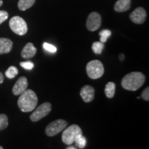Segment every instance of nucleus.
<instances>
[{
    "label": "nucleus",
    "instance_id": "nucleus-19",
    "mask_svg": "<svg viewBox=\"0 0 149 149\" xmlns=\"http://www.w3.org/2000/svg\"><path fill=\"white\" fill-rule=\"evenodd\" d=\"M74 143H75L76 146H77L78 148H84L86 146V139L82 135L75 139Z\"/></svg>",
    "mask_w": 149,
    "mask_h": 149
},
{
    "label": "nucleus",
    "instance_id": "nucleus-3",
    "mask_svg": "<svg viewBox=\"0 0 149 149\" xmlns=\"http://www.w3.org/2000/svg\"><path fill=\"white\" fill-rule=\"evenodd\" d=\"M81 135H82V130L79 126L76 124H72L64 130L61 135V139L64 144L70 145L74 143L75 139Z\"/></svg>",
    "mask_w": 149,
    "mask_h": 149
},
{
    "label": "nucleus",
    "instance_id": "nucleus-10",
    "mask_svg": "<svg viewBox=\"0 0 149 149\" xmlns=\"http://www.w3.org/2000/svg\"><path fill=\"white\" fill-rule=\"evenodd\" d=\"M28 80L26 77H21L18 79L14 86L13 87V93L15 95H20L24 91L27 89Z\"/></svg>",
    "mask_w": 149,
    "mask_h": 149
},
{
    "label": "nucleus",
    "instance_id": "nucleus-11",
    "mask_svg": "<svg viewBox=\"0 0 149 149\" xmlns=\"http://www.w3.org/2000/svg\"><path fill=\"white\" fill-rule=\"evenodd\" d=\"M80 95L86 103L92 102L95 97V88L91 86L86 85L81 89Z\"/></svg>",
    "mask_w": 149,
    "mask_h": 149
},
{
    "label": "nucleus",
    "instance_id": "nucleus-21",
    "mask_svg": "<svg viewBox=\"0 0 149 149\" xmlns=\"http://www.w3.org/2000/svg\"><path fill=\"white\" fill-rule=\"evenodd\" d=\"M111 35V31L109 30H103L100 33V42L102 43H105L107 42L108 38Z\"/></svg>",
    "mask_w": 149,
    "mask_h": 149
},
{
    "label": "nucleus",
    "instance_id": "nucleus-18",
    "mask_svg": "<svg viewBox=\"0 0 149 149\" xmlns=\"http://www.w3.org/2000/svg\"><path fill=\"white\" fill-rule=\"evenodd\" d=\"M18 74V69L15 66H10L5 72L6 76L8 79H13Z\"/></svg>",
    "mask_w": 149,
    "mask_h": 149
},
{
    "label": "nucleus",
    "instance_id": "nucleus-15",
    "mask_svg": "<svg viewBox=\"0 0 149 149\" xmlns=\"http://www.w3.org/2000/svg\"><path fill=\"white\" fill-rule=\"evenodd\" d=\"M35 0H19L18 2V8L20 10H26L32 7Z\"/></svg>",
    "mask_w": 149,
    "mask_h": 149
},
{
    "label": "nucleus",
    "instance_id": "nucleus-7",
    "mask_svg": "<svg viewBox=\"0 0 149 149\" xmlns=\"http://www.w3.org/2000/svg\"><path fill=\"white\" fill-rule=\"evenodd\" d=\"M68 126V122L64 120H57L50 123L46 128V134L49 137H53L63 131Z\"/></svg>",
    "mask_w": 149,
    "mask_h": 149
},
{
    "label": "nucleus",
    "instance_id": "nucleus-20",
    "mask_svg": "<svg viewBox=\"0 0 149 149\" xmlns=\"http://www.w3.org/2000/svg\"><path fill=\"white\" fill-rule=\"evenodd\" d=\"M8 126V117L5 114H0V130L5 129Z\"/></svg>",
    "mask_w": 149,
    "mask_h": 149
},
{
    "label": "nucleus",
    "instance_id": "nucleus-4",
    "mask_svg": "<svg viewBox=\"0 0 149 149\" xmlns=\"http://www.w3.org/2000/svg\"><path fill=\"white\" fill-rule=\"evenodd\" d=\"M87 74L91 79H99L104 74V68L103 64L100 60H92L89 61L86 66Z\"/></svg>",
    "mask_w": 149,
    "mask_h": 149
},
{
    "label": "nucleus",
    "instance_id": "nucleus-2",
    "mask_svg": "<svg viewBox=\"0 0 149 149\" xmlns=\"http://www.w3.org/2000/svg\"><path fill=\"white\" fill-rule=\"evenodd\" d=\"M146 81V77L140 72H132L126 74L122 80V86L125 90L135 91L140 88Z\"/></svg>",
    "mask_w": 149,
    "mask_h": 149
},
{
    "label": "nucleus",
    "instance_id": "nucleus-9",
    "mask_svg": "<svg viewBox=\"0 0 149 149\" xmlns=\"http://www.w3.org/2000/svg\"><path fill=\"white\" fill-rule=\"evenodd\" d=\"M130 19L133 23L141 24L145 22L146 18V13L142 7H138L130 15Z\"/></svg>",
    "mask_w": 149,
    "mask_h": 149
},
{
    "label": "nucleus",
    "instance_id": "nucleus-6",
    "mask_svg": "<svg viewBox=\"0 0 149 149\" xmlns=\"http://www.w3.org/2000/svg\"><path fill=\"white\" fill-rule=\"evenodd\" d=\"M52 105L50 102H45L41 104L40 107L35 108V111L30 116V119L32 122H37L44 117L47 116L51 111Z\"/></svg>",
    "mask_w": 149,
    "mask_h": 149
},
{
    "label": "nucleus",
    "instance_id": "nucleus-30",
    "mask_svg": "<svg viewBox=\"0 0 149 149\" xmlns=\"http://www.w3.org/2000/svg\"><path fill=\"white\" fill-rule=\"evenodd\" d=\"M0 149H3V147H2V146H0Z\"/></svg>",
    "mask_w": 149,
    "mask_h": 149
},
{
    "label": "nucleus",
    "instance_id": "nucleus-26",
    "mask_svg": "<svg viewBox=\"0 0 149 149\" xmlns=\"http://www.w3.org/2000/svg\"><path fill=\"white\" fill-rule=\"evenodd\" d=\"M3 80H4V77H3V74L1 73V72H0V84H2V83H3Z\"/></svg>",
    "mask_w": 149,
    "mask_h": 149
},
{
    "label": "nucleus",
    "instance_id": "nucleus-16",
    "mask_svg": "<svg viewBox=\"0 0 149 149\" xmlns=\"http://www.w3.org/2000/svg\"><path fill=\"white\" fill-rule=\"evenodd\" d=\"M105 94L108 98H113L115 93V84L113 82H109L107 84L105 87Z\"/></svg>",
    "mask_w": 149,
    "mask_h": 149
},
{
    "label": "nucleus",
    "instance_id": "nucleus-12",
    "mask_svg": "<svg viewBox=\"0 0 149 149\" xmlns=\"http://www.w3.org/2000/svg\"><path fill=\"white\" fill-rule=\"evenodd\" d=\"M37 53V48L35 47L33 43H28L22 50L21 55L24 59H30L34 57Z\"/></svg>",
    "mask_w": 149,
    "mask_h": 149
},
{
    "label": "nucleus",
    "instance_id": "nucleus-22",
    "mask_svg": "<svg viewBox=\"0 0 149 149\" xmlns=\"http://www.w3.org/2000/svg\"><path fill=\"white\" fill-rule=\"evenodd\" d=\"M43 47H44V48L46 51L50 52V53H54L57 51V48H56L55 46L52 45V44H48V43H44Z\"/></svg>",
    "mask_w": 149,
    "mask_h": 149
},
{
    "label": "nucleus",
    "instance_id": "nucleus-17",
    "mask_svg": "<svg viewBox=\"0 0 149 149\" xmlns=\"http://www.w3.org/2000/svg\"><path fill=\"white\" fill-rule=\"evenodd\" d=\"M104 48V43H102L101 42H95L93 43L92 45V49L93 52L95 54H97V55H100V54L102 53Z\"/></svg>",
    "mask_w": 149,
    "mask_h": 149
},
{
    "label": "nucleus",
    "instance_id": "nucleus-25",
    "mask_svg": "<svg viewBox=\"0 0 149 149\" xmlns=\"http://www.w3.org/2000/svg\"><path fill=\"white\" fill-rule=\"evenodd\" d=\"M141 98L144 100L145 101H148L149 100V88L147 87L144 91L141 93Z\"/></svg>",
    "mask_w": 149,
    "mask_h": 149
},
{
    "label": "nucleus",
    "instance_id": "nucleus-5",
    "mask_svg": "<svg viewBox=\"0 0 149 149\" xmlns=\"http://www.w3.org/2000/svg\"><path fill=\"white\" fill-rule=\"evenodd\" d=\"M10 29L16 34L24 35L27 33L28 26L24 19L19 16H15L10 19L9 22Z\"/></svg>",
    "mask_w": 149,
    "mask_h": 149
},
{
    "label": "nucleus",
    "instance_id": "nucleus-23",
    "mask_svg": "<svg viewBox=\"0 0 149 149\" xmlns=\"http://www.w3.org/2000/svg\"><path fill=\"white\" fill-rule=\"evenodd\" d=\"M20 66L26 70H32L34 68V64H33L32 61H22V62L20 63Z\"/></svg>",
    "mask_w": 149,
    "mask_h": 149
},
{
    "label": "nucleus",
    "instance_id": "nucleus-29",
    "mask_svg": "<svg viewBox=\"0 0 149 149\" xmlns=\"http://www.w3.org/2000/svg\"><path fill=\"white\" fill-rule=\"evenodd\" d=\"M2 4H3V1H1V0H0V6H2Z\"/></svg>",
    "mask_w": 149,
    "mask_h": 149
},
{
    "label": "nucleus",
    "instance_id": "nucleus-8",
    "mask_svg": "<svg viewBox=\"0 0 149 149\" xmlns=\"http://www.w3.org/2000/svg\"><path fill=\"white\" fill-rule=\"evenodd\" d=\"M102 24V17L97 12H93L89 15L87 19L86 27L90 31H95Z\"/></svg>",
    "mask_w": 149,
    "mask_h": 149
},
{
    "label": "nucleus",
    "instance_id": "nucleus-1",
    "mask_svg": "<svg viewBox=\"0 0 149 149\" xmlns=\"http://www.w3.org/2000/svg\"><path fill=\"white\" fill-rule=\"evenodd\" d=\"M38 103V98L34 91L31 89L26 90L20 95L17 101L18 107L24 113L34 111Z\"/></svg>",
    "mask_w": 149,
    "mask_h": 149
},
{
    "label": "nucleus",
    "instance_id": "nucleus-24",
    "mask_svg": "<svg viewBox=\"0 0 149 149\" xmlns=\"http://www.w3.org/2000/svg\"><path fill=\"white\" fill-rule=\"evenodd\" d=\"M8 17V13L5 10H0V24H2Z\"/></svg>",
    "mask_w": 149,
    "mask_h": 149
},
{
    "label": "nucleus",
    "instance_id": "nucleus-14",
    "mask_svg": "<svg viewBox=\"0 0 149 149\" xmlns=\"http://www.w3.org/2000/svg\"><path fill=\"white\" fill-rule=\"evenodd\" d=\"M130 4H131L130 0H118L115 3L114 8L115 11L118 13L125 12V11L129 10Z\"/></svg>",
    "mask_w": 149,
    "mask_h": 149
},
{
    "label": "nucleus",
    "instance_id": "nucleus-27",
    "mask_svg": "<svg viewBox=\"0 0 149 149\" xmlns=\"http://www.w3.org/2000/svg\"><path fill=\"white\" fill-rule=\"evenodd\" d=\"M124 55H120V59H121V60H123V59H124Z\"/></svg>",
    "mask_w": 149,
    "mask_h": 149
},
{
    "label": "nucleus",
    "instance_id": "nucleus-28",
    "mask_svg": "<svg viewBox=\"0 0 149 149\" xmlns=\"http://www.w3.org/2000/svg\"><path fill=\"white\" fill-rule=\"evenodd\" d=\"M67 149H77L75 148V147H73V146H70V147H68Z\"/></svg>",
    "mask_w": 149,
    "mask_h": 149
},
{
    "label": "nucleus",
    "instance_id": "nucleus-13",
    "mask_svg": "<svg viewBox=\"0 0 149 149\" xmlns=\"http://www.w3.org/2000/svg\"><path fill=\"white\" fill-rule=\"evenodd\" d=\"M13 42L8 38H0V55L10 53L13 48Z\"/></svg>",
    "mask_w": 149,
    "mask_h": 149
}]
</instances>
